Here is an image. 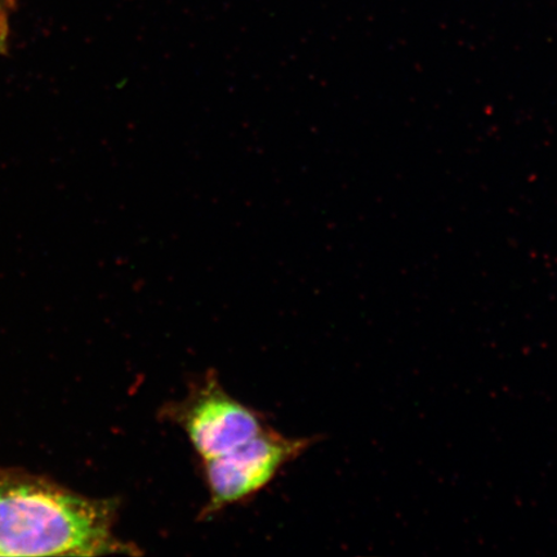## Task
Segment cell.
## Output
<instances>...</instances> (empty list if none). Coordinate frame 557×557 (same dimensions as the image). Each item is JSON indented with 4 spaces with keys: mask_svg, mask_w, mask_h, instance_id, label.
I'll return each instance as SVG.
<instances>
[{
    "mask_svg": "<svg viewBox=\"0 0 557 557\" xmlns=\"http://www.w3.org/2000/svg\"><path fill=\"white\" fill-rule=\"evenodd\" d=\"M114 500L26 473L0 472V556L132 554L114 534Z\"/></svg>",
    "mask_w": 557,
    "mask_h": 557,
    "instance_id": "6da1fadb",
    "label": "cell"
},
{
    "mask_svg": "<svg viewBox=\"0 0 557 557\" xmlns=\"http://www.w3.org/2000/svg\"><path fill=\"white\" fill-rule=\"evenodd\" d=\"M311 444L312 438L287 437L268 426L227 455L201 461L209 499L200 518L207 520L227 506L256 496Z\"/></svg>",
    "mask_w": 557,
    "mask_h": 557,
    "instance_id": "7a4b0ae2",
    "label": "cell"
},
{
    "mask_svg": "<svg viewBox=\"0 0 557 557\" xmlns=\"http://www.w3.org/2000/svg\"><path fill=\"white\" fill-rule=\"evenodd\" d=\"M165 416L184 430L201 461L227 455L268 428L259 412L226 393L214 372L170 404Z\"/></svg>",
    "mask_w": 557,
    "mask_h": 557,
    "instance_id": "3957f363",
    "label": "cell"
},
{
    "mask_svg": "<svg viewBox=\"0 0 557 557\" xmlns=\"http://www.w3.org/2000/svg\"><path fill=\"white\" fill-rule=\"evenodd\" d=\"M7 38H9V18H7L3 5L0 4V51H3Z\"/></svg>",
    "mask_w": 557,
    "mask_h": 557,
    "instance_id": "277c9868",
    "label": "cell"
}]
</instances>
